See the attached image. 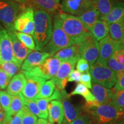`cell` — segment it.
<instances>
[{"label":"cell","instance_id":"1","mask_svg":"<svg viewBox=\"0 0 124 124\" xmlns=\"http://www.w3.org/2000/svg\"><path fill=\"white\" fill-rule=\"evenodd\" d=\"M54 18L58 21L72 44L79 45L89 33V29L86 28L78 16L58 12Z\"/></svg>","mask_w":124,"mask_h":124},{"label":"cell","instance_id":"2","mask_svg":"<svg viewBox=\"0 0 124 124\" xmlns=\"http://www.w3.org/2000/svg\"><path fill=\"white\" fill-rule=\"evenodd\" d=\"M52 32V18L48 13L40 9H34L33 39L36 50L41 51L49 42Z\"/></svg>","mask_w":124,"mask_h":124},{"label":"cell","instance_id":"3","mask_svg":"<svg viewBox=\"0 0 124 124\" xmlns=\"http://www.w3.org/2000/svg\"><path fill=\"white\" fill-rule=\"evenodd\" d=\"M90 116L94 124H115L123 116L110 101L97 106L84 108Z\"/></svg>","mask_w":124,"mask_h":124},{"label":"cell","instance_id":"4","mask_svg":"<svg viewBox=\"0 0 124 124\" xmlns=\"http://www.w3.org/2000/svg\"><path fill=\"white\" fill-rule=\"evenodd\" d=\"M25 6L12 0H0V25L9 32H14V22Z\"/></svg>","mask_w":124,"mask_h":124},{"label":"cell","instance_id":"5","mask_svg":"<svg viewBox=\"0 0 124 124\" xmlns=\"http://www.w3.org/2000/svg\"><path fill=\"white\" fill-rule=\"evenodd\" d=\"M73 45L69 37L60 27L58 21L54 18V25L49 42L41 49V52L48 54L50 56L61 49Z\"/></svg>","mask_w":124,"mask_h":124},{"label":"cell","instance_id":"6","mask_svg":"<svg viewBox=\"0 0 124 124\" xmlns=\"http://www.w3.org/2000/svg\"><path fill=\"white\" fill-rule=\"evenodd\" d=\"M62 62L58 59L50 56L44 60L39 66L26 71H21L25 77H38L46 80L55 78Z\"/></svg>","mask_w":124,"mask_h":124},{"label":"cell","instance_id":"7","mask_svg":"<svg viewBox=\"0 0 124 124\" xmlns=\"http://www.w3.org/2000/svg\"><path fill=\"white\" fill-rule=\"evenodd\" d=\"M89 73L93 83L108 89L112 87L116 83V74L107 65L95 63L90 66Z\"/></svg>","mask_w":124,"mask_h":124},{"label":"cell","instance_id":"8","mask_svg":"<svg viewBox=\"0 0 124 124\" xmlns=\"http://www.w3.org/2000/svg\"><path fill=\"white\" fill-rule=\"evenodd\" d=\"M80 56L89 62L90 66L95 63L99 56L100 47L97 40L89 33L79 45Z\"/></svg>","mask_w":124,"mask_h":124},{"label":"cell","instance_id":"9","mask_svg":"<svg viewBox=\"0 0 124 124\" xmlns=\"http://www.w3.org/2000/svg\"><path fill=\"white\" fill-rule=\"evenodd\" d=\"M14 29L18 32L33 35L34 33V9L25 7L14 22Z\"/></svg>","mask_w":124,"mask_h":124},{"label":"cell","instance_id":"10","mask_svg":"<svg viewBox=\"0 0 124 124\" xmlns=\"http://www.w3.org/2000/svg\"><path fill=\"white\" fill-rule=\"evenodd\" d=\"M94 5V0H61L60 9L63 13L79 16Z\"/></svg>","mask_w":124,"mask_h":124},{"label":"cell","instance_id":"11","mask_svg":"<svg viewBox=\"0 0 124 124\" xmlns=\"http://www.w3.org/2000/svg\"><path fill=\"white\" fill-rule=\"evenodd\" d=\"M78 59V58H74L70 60L62 62L58 72L54 78L55 86L59 90H64L67 83L70 74L74 70Z\"/></svg>","mask_w":124,"mask_h":124},{"label":"cell","instance_id":"12","mask_svg":"<svg viewBox=\"0 0 124 124\" xmlns=\"http://www.w3.org/2000/svg\"><path fill=\"white\" fill-rule=\"evenodd\" d=\"M0 58L1 64L6 62L15 63L11 38L8 31L1 25H0Z\"/></svg>","mask_w":124,"mask_h":124},{"label":"cell","instance_id":"13","mask_svg":"<svg viewBox=\"0 0 124 124\" xmlns=\"http://www.w3.org/2000/svg\"><path fill=\"white\" fill-rule=\"evenodd\" d=\"M119 41H115L109 35L100 40L99 43L100 52L95 63L107 65L108 60L112 56Z\"/></svg>","mask_w":124,"mask_h":124},{"label":"cell","instance_id":"14","mask_svg":"<svg viewBox=\"0 0 124 124\" xmlns=\"http://www.w3.org/2000/svg\"><path fill=\"white\" fill-rule=\"evenodd\" d=\"M27 83L21 91L23 96L27 99L34 100L39 93L40 88L46 81L45 79L38 77H25Z\"/></svg>","mask_w":124,"mask_h":124},{"label":"cell","instance_id":"15","mask_svg":"<svg viewBox=\"0 0 124 124\" xmlns=\"http://www.w3.org/2000/svg\"><path fill=\"white\" fill-rule=\"evenodd\" d=\"M9 34L12 41L15 63L19 67H21V64L27 58L28 55L32 52V50L26 47L16 36L14 32H9Z\"/></svg>","mask_w":124,"mask_h":124},{"label":"cell","instance_id":"16","mask_svg":"<svg viewBox=\"0 0 124 124\" xmlns=\"http://www.w3.org/2000/svg\"><path fill=\"white\" fill-rule=\"evenodd\" d=\"M25 6L33 9L44 10L49 15L57 13L60 9V4L55 0H25Z\"/></svg>","mask_w":124,"mask_h":124},{"label":"cell","instance_id":"17","mask_svg":"<svg viewBox=\"0 0 124 124\" xmlns=\"http://www.w3.org/2000/svg\"><path fill=\"white\" fill-rule=\"evenodd\" d=\"M48 121L52 124H62L64 118L63 107L60 101L54 100L48 105Z\"/></svg>","mask_w":124,"mask_h":124},{"label":"cell","instance_id":"18","mask_svg":"<svg viewBox=\"0 0 124 124\" xmlns=\"http://www.w3.org/2000/svg\"><path fill=\"white\" fill-rule=\"evenodd\" d=\"M69 97H64L60 101L63 105L64 114V118L63 122L67 124H70L71 122L75 120L77 117L83 113V106H75L72 105L68 100Z\"/></svg>","mask_w":124,"mask_h":124},{"label":"cell","instance_id":"19","mask_svg":"<svg viewBox=\"0 0 124 124\" xmlns=\"http://www.w3.org/2000/svg\"><path fill=\"white\" fill-rule=\"evenodd\" d=\"M50 57L48 54L36 51L31 52L21 64V71H26L34 69L41 65L44 60Z\"/></svg>","mask_w":124,"mask_h":124},{"label":"cell","instance_id":"20","mask_svg":"<svg viewBox=\"0 0 124 124\" xmlns=\"http://www.w3.org/2000/svg\"><path fill=\"white\" fill-rule=\"evenodd\" d=\"M114 92L110 89L96 83H94L91 87V93L95 101L100 105L110 101Z\"/></svg>","mask_w":124,"mask_h":124},{"label":"cell","instance_id":"21","mask_svg":"<svg viewBox=\"0 0 124 124\" xmlns=\"http://www.w3.org/2000/svg\"><path fill=\"white\" fill-rule=\"evenodd\" d=\"M27 83V79L24 74L21 73L16 74L13 77L7 87V92L10 95H15L21 93Z\"/></svg>","mask_w":124,"mask_h":124},{"label":"cell","instance_id":"22","mask_svg":"<svg viewBox=\"0 0 124 124\" xmlns=\"http://www.w3.org/2000/svg\"><path fill=\"white\" fill-rule=\"evenodd\" d=\"M109 25L103 19L100 18L89 29V33L97 41H100L108 35Z\"/></svg>","mask_w":124,"mask_h":124},{"label":"cell","instance_id":"23","mask_svg":"<svg viewBox=\"0 0 124 124\" xmlns=\"http://www.w3.org/2000/svg\"><path fill=\"white\" fill-rule=\"evenodd\" d=\"M52 57L58 59L61 62L70 60L74 58L79 59L80 56L79 51V45L73 44L69 47L62 49L57 52Z\"/></svg>","mask_w":124,"mask_h":124},{"label":"cell","instance_id":"24","mask_svg":"<svg viewBox=\"0 0 124 124\" xmlns=\"http://www.w3.org/2000/svg\"><path fill=\"white\" fill-rule=\"evenodd\" d=\"M124 17V1H118L112 9L106 16L101 18L108 24V25L116 23Z\"/></svg>","mask_w":124,"mask_h":124},{"label":"cell","instance_id":"25","mask_svg":"<svg viewBox=\"0 0 124 124\" xmlns=\"http://www.w3.org/2000/svg\"><path fill=\"white\" fill-rule=\"evenodd\" d=\"M87 29H89L100 18V15L95 6V4L92 8L78 16Z\"/></svg>","mask_w":124,"mask_h":124},{"label":"cell","instance_id":"26","mask_svg":"<svg viewBox=\"0 0 124 124\" xmlns=\"http://www.w3.org/2000/svg\"><path fill=\"white\" fill-rule=\"evenodd\" d=\"M110 36L117 41L124 40V17L109 25Z\"/></svg>","mask_w":124,"mask_h":124},{"label":"cell","instance_id":"27","mask_svg":"<svg viewBox=\"0 0 124 124\" xmlns=\"http://www.w3.org/2000/svg\"><path fill=\"white\" fill-rule=\"evenodd\" d=\"M24 106L21 93L15 95H12V101L8 112L6 113L8 122L10 119L22 109Z\"/></svg>","mask_w":124,"mask_h":124},{"label":"cell","instance_id":"28","mask_svg":"<svg viewBox=\"0 0 124 124\" xmlns=\"http://www.w3.org/2000/svg\"><path fill=\"white\" fill-rule=\"evenodd\" d=\"M95 6L100 15V18H103L118 2V0H94Z\"/></svg>","mask_w":124,"mask_h":124},{"label":"cell","instance_id":"29","mask_svg":"<svg viewBox=\"0 0 124 124\" xmlns=\"http://www.w3.org/2000/svg\"><path fill=\"white\" fill-rule=\"evenodd\" d=\"M55 87V82L54 78L46 81L41 86L39 93L36 98H46L50 97L53 94Z\"/></svg>","mask_w":124,"mask_h":124},{"label":"cell","instance_id":"30","mask_svg":"<svg viewBox=\"0 0 124 124\" xmlns=\"http://www.w3.org/2000/svg\"><path fill=\"white\" fill-rule=\"evenodd\" d=\"M70 95H80L83 97L86 100V102H95V98L93 95L92 93L89 91L88 88H87L84 85L81 83H79L77 85L76 87L73 91L70 93Z\"/></svg>","mask_w":124,"mask_h":124},{"label":"cell","instance_id":"31","mask_svg":"<svg viewBox=\"0 0 124 124\" xmlns=\"http://www.w3.org/2000/svg\"><path fill=\"white\" fill-rule=\"evenodd\" d=\"M110 102L124 115V90L114 91Z\"/></svg>","mask_w":124,"mask_h":124},{"label":"cell","instance_id":"32","mask_svg":"<svg viewBox=\"0 0 124 124\" xmlns=\"http://www.w3.org/2000/svg\"><path fill=\"white\" fill-rule=\"evenodd\" d=\"M18 40L24 45L26 47L31 50H36V45L33 38L30 35L18 32L16 31L14 32Z\"/></svg>","mask_w":124,"mask_h":124},{"label":"cell","instance_id":"33","mask_svg":"<svg viewBox=\"0 0 124 124\" xmlns=\"http://www.w3.org/2000/svg\"><path fill=\"white\" fill-rule=\"evenodd\" d=\"M23 102H24V105L28 108L29 110L30 111L32 114H33L34 115H35L36 116H38V117L40 118H44V117H43V114H41V111H40L39 108L38 106V105L36 103L35 100H31V99H27L26 98L23 97Z\"/></svg>","mask_w":124,"mask_h":124},{"label":"cell","instance_id":"34","mask_svg":"<svg viewBox=\"0 0 124 124\" xmlns=\"http://www.w3.org/2000/svg\"><path fill=\"white\" fill-rule=\"evenodd\" d=\"M0 66L3 70L8 74L10 78L14 77L19 71L20 67L17 66L13 62H3L0 64Z\"/></svg>","mask_w":124,"mask_h":124},{"label":"cell","instance_id":"35","mask_svg":"<svg viewBox=\"0 0 124 124\" xmlns=\"http://www.w3.org/2000/svg\"><path fill=\"white\" fill-rule=\"evenodd\" d=\"M22 113V124H36L38 118L32 114L25 106L21 109Z\"/></svg>","mask_w":124,"mask_h":124},{"label":"cell","instance_id":"36","mask_svg":"<svg viewBox=\"0 0 124 124\" xmlns=\"http://www.w3.org/2000/svg\"><path fill=\"white\" fill-rule=\"evenodd\" d=\"M12 101V95L5 91H0V105L3 110L8 112Z\"/></svg>","mask_w":124,"mask_h":124},{"label":"cell","instance_id":"37","mask_svg":"<svg viewBox=\"0 0 124 124\" xmlns=\"http://www.w3.org/2000/svg\"><path fill=\"white\" fill-rule=\"evenodd\" d=\"M107 66L111 70L116 74L124 73V65L118 63L115 59L111 56L107 62Z\"/></svg>","mask_w":124,"mask_h":124},{"label":"cell","instance_id":"38","mask_svg":"<svg viewBox=\"0 0 124 124\" xmlns=\"http://www.w3.org/2000/svg\"><path fill=\"white\" fill-rule=\"evenodd\" d=\"M70 124H94V122L87 113H82Z\"/></svg>","mask_w":124,"mask_h":124},{"label":"cell","instance_id":"39","mask_svg":"<svg viewBox=\"0 0 124 124\" xmlns=\"http://www.w3.org/2000/svg\"><path fill=\"white\" fill-rule=\"evenodd\" d=\"M90 66L89 62L83 58H79L77 62V70L80 73H87L89 72Z\"/></svg>","mask_w":124,"mask_h":124},{"label":"cell","instance_id":"40","mask_svg":"<svg viewBox=\"0 0 124 124\" xmlns=\"http://www.w3.org/2000/svg\"><path fill=\"white\" fill-rule=\"evenodd\" d=\"M112 56L117 60L118 63L124 65V49L120 46V41H119Z\"/></svg>","mask_w":124,"mask_h":124},{"label":"cell","instance_id":"41","mask_svg":"<svg viewBox=\"0 0 124 124\" xmlns=\"http://www.w3.org/2000/svg\"><path fill=\"white\" fill-rule=\"evenodd\" d=\"M10 77L3 70L0 68V89H5L8 86L10 81Z\"/></svg>","mask_w":124,"mask_h":124},{"label":"cell","instance_id":"42","mask_svg":"<svg viewBox=\"0 0 124 124\" xmlns=\"http://www.w3.org/2000/svg\"><path fill=\"white\" fill-rule=\"evenodd\" d=\"M116 80L114 84V89L116 91L124 90V72L116 74Z\"/></svg>","mask_w":124,"mask_h":124},{"label":"cell","instance_id":"43","mask_svg":"<svg viewBox=\"0 0 124 124\" xmlns=\"http://www.w3.org/2000/svg\"><path fill=\"white\" fill-rule=\"evenodd\" d=\"M91 77L89 72L81 74L80 78V83L84 85L88 89H91L92 84H91Z\"/></svg>","mask_w":124,"mask_h":124},{"label":"cell","instance_id":"44","mask_svg":"<svg viewBox=\"0 0 124 124\" xmlns=\"http://www.w3.org/2000/svg\"><path fill=\"white\" fill-rule=\"evenodd\" d=\"M80 76H81V73L80 72H79L77 70H74L70 74L69 78H68V82H74L78 83V82H80Z\"/></svg>","mask_w":124,"mask_h":124},{"label":"cell","instance_id":"45","mask_svg":"<svg viewBox=\"0 0 124 124\" xmlns=\"http://www.w3.org/2000/svg\"><path fill=\"white\" fill-rule=\"evenodd\" d=\"M7 124H22V113L21 110L19 112L13 116L10 120L8 122Z\"/></svg>","mask_w":124,"mask_h":124},{"label":"cell","instance_id":"46","mask_svg":"<svg viewBox=\"0 0 124 124\" xmlns=\"http://www.w3.org/2000/svg\"><path fill=\"white\" fill-rule=\"evenodd\" d=\"M7 123L6 113L3 110H0V124H7Z\"/></svg>","mask_w":124,"mask_h":124},{"label":"cell","instance_id":"47","mask_svg":"<svg viewBox=\"0 0 124 124\" xmlns=\"http://www.w3.org/2000/svg\"><path fill=\"white\" fill-rule=\"evenodd\" d=\"M36 124H48V122L46 120V119L42 118H40L37 121Z\"/></svg>","mask_w":124,"mask_h":124},{"label":"cell","instance_id":"48","mask_svg":"<svg viewBox=\"0 0 124 124\" xmlns=\"http://www.w3.org/2000/svg\"><path fill=\"white\" fill-rule=\"evenodd\" d=\"M115 124H124V115L122 116Z\"/></svg>","mask_w":124,"mask_h":124},{"label":"cell","instance_id":"49","mask_svg":"<svg viewBox=\"0 0 124 124\" xmlns=\"http://www.w3.org/2000/svg\"><path fill=\"white\" fill-rule=\"evenodd\" d=\"M12 1H14V2L18 3L20 5H23L25 6V0H12Z\"/></svg>","mask_w":124,"mask_h":124},{"label":"cell","instance_id":"50","mask_svg":"<svg viewBox=\"0 0 124 124\" xmlns=\"http://www.w3.org/2000/svg\"><path fill=\"white\" fill-rule=\"evenodd\" d=\"M120 46H121V47L124 49V40H123V41H120Z\"/></svg>","mask_w":124,"mask_h":124},{"label":"cell","instance_id":"51","mask_svg":"<svg viewBox=\"0 0 124 124\" xmlns=\"http://www.w3.org/2000/svg\"><path fill=\"white\" fill-rule=\"evenodd\" d=\"M55 1H56V2L57 3H58V4H59V2H60V1H61V0H55Z\"/></svg>","mask_w":124,"mask_h":124},{"label":"cell","instance_id":"52","mask_svg":"<svg viewBox=\"0 0 124 124\" xmlns=\"http://www.w3.org/2000/svg\"><path fill=\"white\" fill-rule=\"evenodd\" d=\"M48 124H51V123H49V122H48ZM62 124H67L66 123H65V122H62Z\"/></svg>","mask_w":124,"mask_h":124},{"label":"cell","instance_id":"53","mask_svg":"<svg viewBox=\"0 0 124 124\" xmlns=\"http://www.w3.org/2000/svg\"><path fill=\"white\" fill-rule=\"evenodd\" d=\"M118 1H121V2H122V1H124V0H118Z\"/></svg>","mask_w":124,"mask_h":124},{"label":"cell","instance_id":"54","mask_svg":"<svg viewBox=\"0 0 124 124\" xmlns=\"http://www.w3.org/2000/svg\"><path fill=\"white\" fill-rule=\"evenodd\" d=\"M0 110H2V108H1V105H0Z\"/></svg>","mask_w":124,"mask_h":124},{"label":"cell","instance_id":"55","mask_svg":"<svg viewBox=\"0 0 124 124\" xmlns=\"http://www.w3.org/2000/svg\"><path fill=\"white\" fill-rule=\"evenodd\" d=\"M1 64V58H0V64Z\"/></svg>","mask_w":124,"mask_h":124}]
</instances>
